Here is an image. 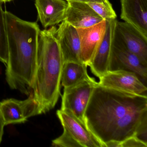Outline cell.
<instances>
[{
	"label": "cell",
	"mask_w": 147,
	"mask_h": 147,
	"mask_svg": "<svg viewBox=\"0 0 147 147\" xmlns=\"http://www.w3.org/2000/svg\"><path fill=\"white\" fill-rule=\"evenodd\" d=\"M88 129L102 142H121L135 136L147 121V95L125 92L98 83L85 114Z\"/></svg>",
	"instance_id": "obj_1"
},
{
	"label": "cell",
	"mask_w": 147,
	"mask_h": 147,
	"mask_svg": "<svg viewBox=\"0 0 147 147\" xmlns=\"http://www.w3.org/2000/svg\"><path fill=\"white\" fill-rule=\"evenodd\" d=\"M5 17L8 50L6 80L11 89L29 96L36 73L39 26L7 11Z\"/></svg>",
	"instance_id": "obj_2"
},
{
	"label": "cell",
	"mask_w": 147,
	"mask_h": 147,
	"mask_svg": "<svg viewBox=\"0 0 147 147\" xmlns=\"http://www.w3.org/2000/svg\"><path fill=\"white\" fill-rule=\"evenodd\" d=\"M56 30L55 26H52L40 30L38 35L37 66L32 93L40 114L54 108L61 95L63 63Z\"/></svg>",
	"instance_id": "obj_3"
},
{
	"label": "cell",
	"mask_w": 147,
	"mask_h": 147,
	"mask_svg": "<svg viewBox=\"0 0 147 147\" xmlns=\"http://www.w3.org/2000/svg\"><path fill=\"white\" fill-rule=\"evenodd\" d=\"M57 115L63 128L62 134L52 141L59 147H105V145L87 127L67 111L57 110Z\"/></svg>",
	"instance_id": "obj_4"
},
{
	"label": "cell",
	"mask_w": 147,
	"mask_h": 147,
	"mask_svg": "<svg viewBox=\"0 0 147 147\" xmlns=\"http://www.w3.org/2000/svg\"><path fill=\"white\" fill-rule=\"evenodd\" d=\"M98 84L93 78L90 77L74 86L64 88L61 110L69 112L86 123V109L94 89Z\"/></svg>",
	"instance_id": "obj_5"
},
{
	"label": "cell",
	"mask_w": 147,
	"mask_h": 147,
	"mask_svg": "<svg viewBox=\"0 0 147 147\" xmlns=\"http://www.w3.org/2000/svg\"><path fill=\"white\" fill-rule=\"evenodd\" d=\"M113 43L136 55L147 66V37L133 26L124 21L117 20Z\"/></svg>",
	"instance_id": "obj_6"
},
{
	"label": "cell",
	"mask_w": 147,
	"mask_h": 147,
	"mask_svg": "<svg viewBox=\"0 0 147 147\" xmlns=\"http://www.w3.org/2000/svg\"><path fill=\"white\" fill-rule=\"evenodd\" d=\"M0 111L5 125L24 123L29 118L40 114L38 104L32 93L24 100H4L0 102Z\"/></svg>",
	"instance_id": "obj_7"
},
{
	"label": "cell",
	"mask_w": 147,
	"mask_h": 147,
	"mask_svg": "<svg viewBox=\"0 0 147 147\" xmlns=\"http://www.w3.org/2000/svg\"><path fill=\"white\" fill-rule=\"evenodd\" d=\"M99 79L98 83L103 86L132 94L147 95L146 85L131 71H108Z\"/></svg>",
	"instance_id": "obj_8"
},
{
	"label": "cell",
	"mask_w": 147,
	"mask_h": 147,
	"mask_svg": "<svg viewBox=\"0 0 147 147\" xmlns=\"http://www.w3.org/2000/svg\"><path fill=\"white\" fill-rule=\"evenodd\" d=\"M56 37L63 63L67 62L83 63L81 60L80 37L76 28L66 21H63L57 29Z\"/></svg>",
	"instance_id": "obj_9"
},
{
	"label": "cell",
	"mask_w": 147,
	"mask_h": 147,
	"mask_svg": "<svg viewBox=\"0 0 147 147\" xmlns=\"http://www.w3.org/2000/svg\"><path fill=\"white\" fill-rule=\"evenodd\" d=\"M117 70L131 71L143 82H147V66L136 55L113 42L108 71Z\"/></svg>",
	"instance_id": "obj_10"
},
{
	"label": "cell",
	"mask_w": 147,
	"mask_h": 147,
	"mask_svg": "<svg viewBox=\"0 0 147 147\" xmlns=\"http://www.w3.org/2000/svg\"><path fill=\"white\" fill-rule=\"evenodd\" d=\"M117 20L106 21V29L101 42L90 62L91 72L99 78L108 71L113 42L114 29Z\"/></svg>",
	"instance_id": "obj_11"
},
{
	"label": "cell",
	"mask_w": 147,
	"mask_h": 147,
	"mask_svg": "<svg viewBox=\"0 0 147 147\" xmlns=\"http://www.w3.org/2000/svg\"><path fill=\"white\" fill-rule=\"evenodd\" d=\"M106 21L90 27L77 29L80 42L81 60L88 67L106 29Z\"/></svg>",
	"instance_id": "obj_12"
},
{
	"label": "cell",
	"mask_w": 147,
	"mask_h": 147,
	"mask_svg": "<svg viewBox=\"0 0 147 147\" xmlns=\"http://www.w3.org/2000/svg\"><path fill=\"white\" fill-rule=\"evenodd\" d=\"M63 21L78 28H87L103 21L88 4L80 1H68Z\"/></svg>",
	"instance_id": "obj_13"
},
{
	"label": "cell",
	"mask_w": 147,
	"mask_h": 147,
	"mask_svg": "<svg viewBox=\"0 0 147 147\" xmlns=\"http://www.w3.org/2000/svg\"><path fill=\"white\" fill-rule=\"evenodd\" d=\"M121 19L147 37V0H120Z\"/></svg>",
	"instance_id": "obj_14"
},
{
	"label": "cell",
	"mask_w": 147,
	"mask_h": 147,
	"mask_svg": "<svg viewBox=\"0 0 147 147\" xmlns=\"http://www.w3.org/2000/svg\"><path fill=\"white\" fill-rule=\"evenodd\" d=\"M38 19L44 28L55 26L64 20L67 2L65 0H35Z\"/></svg>",
	"instance_id": "obj_15"
},
{
	"label": "cell",
	"mask_w": 147,
	"mask_h": 147,
	"mask_svg": "<svg viewBox=\"0 0 147 147\" xmlns=\"http://www.w3.org/2000/svg\"><path fill=\"white\" fill-rule=\"evenodd\" d=\"M87 67L84 63L75 62L63 63L61 77L62 86L69 87L89 78Z\"/></svg>",
	"instance_id": "obj_16"
},
{
	"label": "cell",
	"mask_w": 147,
	"mask_h": 147,
	"mask_svg": "<svg viewBox=\"0 0 147 147\" xmlns=\"http://www.w3.org/2000/svg\"><path fill=\"white\" fill-rule=\"evenodd\" d=\"M2 3L0 1V61L6 65L8 59V45L5 11L2 9Z\"/></svg>",
	"instance_id": "obj_17"
},
{
	"label": "cell",
	"mask_w": 147,
	"mask_h": 147,
	"mask_svg": "<svg viewBox=\"0 0 147 147\" xmlns=\"http://www.w3.org/2000/svg\"><path fill=\"white\" fill-rule=\"evenodd\" d=\"M89 6L105 21L117 19V15L109 0L101 2H88Z\"/></svg>",
	"instance_id": "obj_18"
},
{
	"label": "cell",
	"mask_w": 147,
	"mask_h": 147,
	"mask_svg": "<svg viewBox=\"0 0 147 147\" xmlns=\"http://www.w3.org/2000/svg\"><path fill=\"white\" fill-rule=\"evenodd\" d=\"M147 144L133 136L120 142V147H147Z\"/></svg>",
	"instance_id": "obj_19"
},
{
	"label": "cell",
	"mask_w": 147,
	"mask_h": 147,
	"mask_svg": "<svg viewBox=\"0 0 147 147\" xmlns=\"http://www.w3.org/2000/svg\"><path fill=\"white\" fill-rule=\"evenodd\" d=\"M5 125L3 117L0 111V144L2 141V137L4 134V129Z\"/></svg>",
	"instance_id": "obj_20"
},
{
	"label": "cell",
	"mask_w": 147,
	"mask_h": 147,
	"mask_svg": "<svg viewBox=\"0 0 147 147\" xmlns=\"http://www.w3.org/2000/svg\"><path fill=\"white\" fill-rule=\"evenodd\" d=\"M66 1H80V2H86V3H88V2H103L105 0H65Z\"/></svg>",
	"instance_id": "obj_21"
},
{
	"label": "cell",
	"mask_w": 147,
	"mask_h": 147,
	"mask_svg": "<svg viewBox=\"0 0 147 147\" xmlns=\"http://www.w3.org/2000/svg\"><path fill=\"white\" fill-rule=\"evenodd\" d=\"M2 2H10V1H12L13 0H0Z\"/></svg>",
	"instance_id": "obj_22"
}]
</instances>
